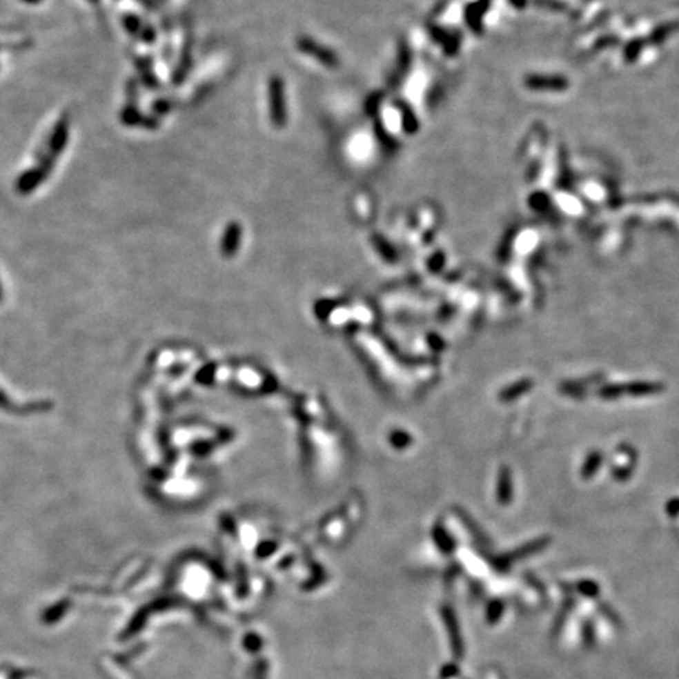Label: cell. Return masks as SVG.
<instances>
[{
	"instance_id": "obj_1",
	"label": "cell",
	"mask_w": 679,
	"mask_h": 679,
	"mask_svg": "<svg viewBox=\"0 0 679 679\" xmlns=\"http://www.w3.org/2000/svg\"><path fill=\"white\" fill-rule=\"evenodd\" d=\"M269 112L270 121L275 128L282 129L286 124L285 83L280 76H273L269 81Z\"/></svg>"
},
{
	"instance_id": "obj_2",
	"label": "cell",
	"mask_w": 679,
	"mask_h": 679,
	"mask_svg": "<svg viewBox=\"0 0 679 679\" xmlns=\"http://www.w3.org/2000/svg\"><path fill=\"white\" fill-rule=\"evenodd\" d=\"M297 48L301 52L307 54L310 57H313L327 68H338L340 66V59L338 55L333 52L332 49L322 46V44L313 41V39L308 37H301L297 38Z\"/></svg>"
},
{
	"instance_id": "obj_3",
	"label": "cell",
	"mask_w": 679,
	"mask_h": 679,
	"mask_svg": "<svg viewBox=\"0 0 679 679\" xmlns=\"http://www.w3.org/2000/svg\"><path fill=\"white\" fill-rule=\"evenodd\" d=\"M525 85L536 92H564L569 87V82L563 76L531 75L525 77Z\"/></svg>"
},
{
	"instance_id": "obj_4",
	"label": "cell",
	"mask_w": 679,
	"mask_h": 679,
	"mask_svg": "<svg viewBox=\"0 0 679 679\" xmlns=\"http://www.w3.org/2000/svg\"><path fill=\"white\" fill-rule=\"evenodd\" d=\"M68 135H70V117L65 113V115L55 123L52 132L49 135L48 151H46L48 155L54 157L59 156L60 152L65 150V146L68 144Z\"/></svg>"
},
{
	"instance_id": "obj_5",
	"label": "cell",
	"mask_w": 679,
	"mask_h": 679,
	"mask_svg": "<svg viewBox=\"0 0 679 679\" xmlns=\"http://www.w3.org/2000/svg\"><path fill=\"white\" fill-rule=\"evenodd\" d=\"M46 178H48V173L44 172L41 167L27 170V172L22 173L18 181H16V190H18L21 195H28Z\"/></svg>"
},
{
	"instance_id": "obj_6",
	"label": "cell",
	"mask_w": 679,
	"mask_h": 679,
	"mask_svg": "<svg viewBox=\"0 0 679 679\" xmlns=\"http://www.w3.org/2000/svg\"><path fill=\"white\" fill-rule=\"evenodd\" d=\"M429 32H431L433 38L439 44H442L445 49V54L449 55H456L457 49H460L461 44V33L460 32H450L445 30V28L439 26H429Z\"/></svg>"
},
{
	"instance_id": "obj_7",
	"label": "cell",
	"mask_w": 679,
	"mask_h": 679,
	"mask_svg": "<svg viewBox=\"0 0 679 679\" xmlns=\"http://www.w3.org/2000/svg\"><path fill=\"white\" fill-rule=\"evenodd\" d=\"M489 8V0H478L477 3H471L466 7V13H464V19H466L467 26L471 27V30L475 33H481L483 30V16L486 11Z\"/></svg>"
},
{
	"instance_id": "obj_8",
	"label": "cell",
	"mask_w": 679,
	"mask_h": 679,
	"mask_svg": "<svg viewBox=\"0 0 679 679\" xmlns=\"http://www.w3.org/2000/svg\"><path fill=\"white\" fill-rule=\"evenodd\" d=\"M121 121L128 126H139L145 124V128H157L159 121L156 118H145L141 117L140 110L135 106H126L121 112Z\"/></svg>"
},
{
	"instance_id": "obj_9",
	"label": "cell",
	"mask_w": 679,
	"mask_h": 679,
	"mask_svg": "<svg viewBox=\"0 0 679 679\" xmlns=\"http://www.w3.org/2000/svg\"><path fill=\"white\" fill-rule=\"evenodd\" d=\"M621 395L627 393L632 396H647L660 393L664 390V386L660 382H631L626 386H620Z\"/></svg>"
},
{
	"instance_id": "obj_10",
	"label": "cell",
	"mask_w": 679,
	"mask_h": 679,
	"mask_svg": "<svg viewBox=\"0 0 679 679\" xmlns=\"http://www.w3.org/2000/svg\"><path fill=\"white\" fill-rule=\"evenodd\" d=\"M411 61H412V54H411L409 46H407L406 43H401L400 44V52H398V66H396L395 76L392 79L393 85H398L401 82V79H404L406 72L409 71V68H411Z\"/></svg>"
},
{
	"instance_id": "obj_11",
	"label": "cell",
	"mask_w": 679,
	"mask_h": 679,
	"mask_svg": "<svg viewBox=\"0 0 679 679\" xmlns=\"http://www.w3.org/2000/svg\"><path fill=\"white\" fill-rule=\"evenodd\" d=\"M396 106L401 112V121H403V129L406 134H415L418 131V120L415 113L412 112L411 106L406 104L404 101H396Z\"/></svg>"
},
{
	"instance_id": "obj_12",
	"label": "cell",
	"mask_w": 679,
	"mask_h": 679,
	"mask_svg": "<svg viewBox=\"0 0 679 679\" xmlns=\"http://www.w3.org/2000/svg\"><path fill=\"white\" fill-rule=\"evenodd\" d=\"M602 460L604 457H602L601 451H591L590 455L587 456V460L584 462V467H582V471H580L582 478L590 480L593 475L599 471V467H601V464H602Z\"/></svg>"
},
{
	"instance_id": "obj_13",
	"label": "cell",
	"mask_w": 679,
	"mask_h": 679,
	"mask_svg": "<svg viewBox=\"0 0 679 679\" xmlns=\"http://www.w3.org/2000/svg\"><path fill=\"white\" fill-rule=\"evenodd\" d=\"M239 239H241V225L236 222H231L228 226H226L224 235V250H226L228 253L233 252Z\"/></svg>"
},
{
	"instance_id": "obj_14",
	"label": "cell",
	"mask_w": 679,
	"mask_h": 679,
	"mask_svg": "<svg viewBox=\"0 0 679 679\" xmlns=\"http://www.w3.org/2000/svg\"><path fill=\"white\" fill-rule=\"evenodd\" d=\"M68 609H70V602L68 601L59 602L57 605H54V607H50L46 610V612H44L43 621L46 622V624H52V622H57L59 620L63 618V615L66 613Z\"/></svg>"
},
{
	"instance_id": "obj_15",
	"label": "cell",
	"mask_w": 679,
	"mask_h": 679,
	"mask_svg": "<svg viewBox=\"0 0 679 679\" xmlns=\"http://www.w3.org/2000/svg\"><path fill=\"white\" fill-rule=\"evenodd\" d=\"M375 132H376V135H377L379 141H381V144H382L384 146H386L387 150H395L396 146H398V141L395 140L393 135H390V132L387 131L386 128H384V124H382V121H381V120H379V118L376 120Z\"/></svg>"
},
{
	"instance_id": "obj_16",
	"label": "cell",
	"mask_w": 679,
	"mask_h": 679,
	"mask_svg": "<svg viewBox=\"0 0 679 679\" xmlns=\"http://www.w3.org/2000/svg\"><path fill=\"white\" fill-rule=\"evenodd\" d=\"M679 28V24L678 22H670V24H664V26H660L659 28H656V30L653 32V35H651L649 38V41L651 43H654V44H660L664 39L670 35V33H673L675 30H678Z\"/></svg>"
},
{
	"instance_id": "obj_17",
	"label": "cell",
	"mask_w": 679,
	"mask_h": 679,
	"mask_svg": "<svg viewBox=\"0 0 679 679\" xmlns=\"http://www.w3.org/2000/svg\"><path fill=\"white\" fill-rule=\"evenodd\" d=\"M643 48V41L642 39H633V41H631L629 44L626 46V50H624V59L627 61H632V60H636L638 54H640V50Z\"/></svg>"
},
{
	"instance_id": "obj_18",
	"label": "cell",
	"mask_w": 679,
	"mask_h": 679,
	"mask_svg": "<svg viewBox=\"0 0 679 679\" xmlns=\"http://www.w3.org/2000/svg\"><path fill=\"white\" fill-rule=\"evenodd\" d=\"M382 93H376L375 96H371L370 99L365 103V110L368 112V115H376L379 112V106L382 103Z\"/></svg>"
},
{
	"instance_id": "obj_19",
	"label": "cell",
	"mask_w": 679,
	"mask_h": 679,
	"mask_svg": "<svg viewBox=\"0 0 679 679\" xmlns=\"http://www.w3.org/2000/svg\"><path fill=\"white\" fill-rule=\"evenodd\" d=\"M141 21L137 18V16H132V14H128L126 18H124V27L128 28L129 32L131 33H137L141 30Z\"/></svg>"
},
{
	"instance_id": "obj_20",
	"label": "cell",
	"mask_w": 679,
	"mask_h": 679,
	"mask_svg": "<svg viewBox=\"0 0 679 679\" xmlns=\"http://www.w3.org/2000/svg\"><path fill=\"white\" fill-rule=\"evenodd\" d=\"M141 39L146 43H155V37H156V33L155 30H152L151 27H145V28H141Z\"/></svg>"
},
{
	"instance_id": "obj_21",
	"label": "cell",
	"mask_w": 679,
	"mask_h": 679,
	"mask_svg": "<svg viewBox=\"0 0 679 679\" xmlns=\"http://www.w3.org/2000/svg\"><path fill=\"white\" fill-rule=\"evenodd\" d=\"M667 513L670 514L671 518H676L679 514V499L670 500L669 505H667Z\"/></svg>"
},
{
	"instance_id": "obj_22",
	"label": "cell",
	"mask_w": 679,
	"mask_h": 679,
	"mask_svg": "<svg viewBox=\"0 0 679 679\" xmlns=\"http://www.w3.org/2000/svg\"><path fill=\"white\" fill-rule=\"evenodd\" d=\"M511 2L513 7H516V8H524L525 5H527V0H509Z\"/></svg>"
},
{
	"instance_id": "obj_23",
	"label": "cell",
	"mask_w": 679,
	"mask_h": 679,
	"mask_svg": "<svg viewBox=\"0 0 679 679\" xmlns=\"http://www.w3.org/2000/svg\"><path fill=\"white\" fill-rule=\"evenodd\" d=\"M22 2H26V3H39L41 0H22Z\"/></svg>"
}]
</instances>
